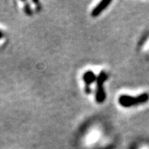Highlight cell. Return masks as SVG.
<instances>
[{
    "mask_svg": "<svg viewBox=\"0 0 149 149\" xmlns=\"http://www.w3.org/2000/svg\"><path fill=\"white\" fill-rule=\"evenodd\" d=\"M149 100V95L148 93H143L138 96H131L123 95L118 98V103L122 107L131 108L139 104H145Z\"/></svg>",
    "mask_w": 149,
    "mask_h": 149,
    "instance_id": "6da1fadb",
    "label": "cell"
},
{
    "mask_svg": "<svg viewBox=\"0 0 149 149\" xmlns=\"http://www.w3.org/2000/svg\"><path fill=\"white\" fill-rule=\"evenodd\" d=\"M107 79H108V74L105 71H101L97 76V79H96L97 88H96L95 100L99 104L104 102L105 99H106V94H105V91L104 88V84L107 80Z\"/></svg>",
    "mask_w": 149,
    "mask_h": 149,
    "instance_id": "7a4b0ae2",
    "label": "cell"
},
{
    "mask_svg": "<svg viewBox=\"0 0 149 149\" xmlns=\"http://www.w3.org/2000/svg\"><path fill=\"white\" fill-rule=\"evenodd\" d=\"M96 79H97V75L92 70L86 71L83 75V80L86 85V87H90L91 84L96 81Z\"/></svg>",
    "mask_w": 149,
    "mask_h": 149,
    "instance_id": "277c9868",
    "label": "cell"
},
{
    "mask_svg": "<svg viewBox=\"0 0 149 149\" xmlns=\"http://www.w3.org/2000/svg\"><path fill=\"white\" fill-rule=\"evenodd\" d=\"M110 3H111L110 0H104V1L100 2L92 11V13H91L92 17H95L99 16L103 11H104L106 9L107 7L109 5Z\"/></svg>",
    "mask_w": 149,
    "mask_h": 149,
    "instance_id": "3957f363",
    "label": "cell"
},
{
    "mask_svg": "<svg viewBox=\"0 0 149 149\" xmlns=\"http://www.w3.org/2000/svg\"><path fill=\"white\" fill-rule=\"evenodd\" d=\"M3 32L0 31V38H2V37H3Z\"/></svg>",
    "mask_w": 149,
    "mask_h": 149,
    "instance_id": "5b68a950",
    "label": "cell"
}]
</instances>
